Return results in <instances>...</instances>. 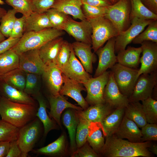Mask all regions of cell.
Instances as JSON below:
<instances>
[{
  "mask_svg": "<svg viewBox=\"0 0 157 157\" xmlns=\"http://www.w3.org/2000/svg\"><path fill=\"white\" fill-rule=\"evenodd\" d=\"M151 141L133 142L117 137L115 134L106 136L100 155L106 157H153L148 148Z\"/></svg>",
  "mask_w": 157,
  "mask_h": 157,
  "instance_id": "6da1fadb",
  "label": "cell"
},
{
  "mask_svg": "<svg viewBox=\"0 0 157 157\" xmlns=\"http://www.w3.org/2000/svg\"><path fill=\"white\" fill-rule=\"evenodd\" d=\"M37 106L16 103L1 97L0 116L1 119L20 128L36 117Z\"/></svg>",
  "mask_w": 157,
  "mask_h": 157,
  "instance_id": "7a4b0ae2",
  "label": "cell"
},
{
  "mask_svg": "<svg viewBox=\"0 0 157 157\" xmlns=\"http://www.w3.org/2000/svg\"><path fill=\"white\" fill-rule=\"evenodd\" d=\"M63 31L51 27L38 31L24 33L11 49L19 55L28 51L39 49L49 41L61 37L65 33Z\"/></svg>",
  "mask_w": 157,
  "mask_h": 157,
  "instance_id": "3957f363",
  "label": "cell"
},
{
  "mask_svg": "<svg viewBox=\"0 0 157 157\" xmlns=\"http://www.w3.org/2000/svg\"><path fill=\"white\" fill-rule=\"evenodd\" d=\"M42 123L38 117L19 128L16 140L22 151V157H26L33 151L42 131Z\"/></svg>",
  "mask_w": 157,
  "mask_h": 157,
  "instance_id": "277c9868",
  "label": "cell"
},
{
  "mask_svg": "<svg viewBox=\"0 0 157 157\" xmlns=\"http://www.w3.org/2000/svg\"><path fill=\"white\" fill-rule=\"evenodd\" d=\"M88 20L92 27V47L94 52L109 39L119 34L111 22L104 17Z\"/></svg>",
  "mask_w": 157,
  "mask_h": 157,
  "instance_id": "5b68a950",
  "label": "cell"
},
{
  "mask_svg": "<svg viewBox=\"0 0 157 157\" xmlns=\"http://www.w3.org/2000/svg\"><path fill=\"white\" fill-rule=\"evenodd\" d=\"M131 10L129 0H119L106 7L104 17L111 22L119 33L129 27Z\"/></svg>",
  "mask_w": 157,
  "mask_h": 157,
  "instance_id": "8992f818",
  "label": "cell"
},
{
  "mask_svg": "<svg viewBox=\"0 0 157 157\" xmlns=\"http://www.w3.org/2000/svg\"><path fill=\"white\" fill-rule=\"evenodd\" d=\"M110 69L119 90L122 94L129 97L137 80L139 69L127 67L118 63Z\"/></svg>",
  "mask_w": 157,
  "mask_h": 157,
  "instance_id": "52a82bcc",
  "label": "cell"
},
{
  "mask_svg": "<svg viewBox=\"0 0 157 157\" xmlns=\"http://www.w3.org/2000/svg\"><path fill=\"white\" fill-rule=\"evenodd\" d=\"M157 84V71L150 74H141L128 97L129 102L142 101L151 97L153 90Z\"/></svg>",
  "mask_w": 157,
  "mask_h": 157,
  "instance_id": "ba28073f",
  "label": "cell"
},
{
  "mask_svg": "<svg viewBox=\"0 0 157 157\" xmlns=\"http://www.w3.org/2000/svg\"><path fill=\"white\" fill-rule=\"evenodd\" d=\"M110 71H106L97 77L90 78L83 85L87 92L85 99L91 106L106 103L103 97L105 87L108 81Z\"/></svg>",
  "mask_w": 157,
  "mask_h": 157,
  "instance_id": "9c48e42d",
  "label": "cell"
},
{
  "mask_svg": "<svg viewBox=\"0 0 157 157\" xmlns=\"http://www.w3.org/2000/svg\"><path fill=\"white\" fill-rule=\"evenodd\" d=\"M134 17L131 20V26L125 30L119 33L115 37V53L124 50L126 46L142 32L145 28L152 21Z\"/></svg>",
  "mask_w": 157,
  "mask_h": 157,
  "instance_id": "30bf717a",
  "label": "cell"
},
{
  "mask_svg": "<svg viewBox=\"0 0 157 157\" xmlns=\"http://www.w3.org/2000/svg\"><path fill=\"white\" fill-rule=\"evenodd\" d=\"M140 44L142 56L140 58L141 65L138 69L137 79L142 74H150L157 70V43L145 41Z\"/></svg>",
  "mask_w": 157,
  "mask_h": 157,
  "instance_id": "8fae6325",
  "label": "cell"
},
{
  "mask_svg": "<svg viewBox=\"0 0 157 157\" xmlns=\"http://www.w3.org/2000/svg\"><path fill=\"white\" fill-rule=\"evenodd\" d=\"M115 37L110 38L104 46L96 51L98 57L99 62L94 77L102 74L117 63L115 50Z\"/></svg>",
  "mask_w": 157,
  "mask_h": 157,
  "instance_id": "7c38bea8",
  "label": "cell"
},
{
  "mask_svg": "<svg viewBox=\"0 0 157 157\" xmlns=\"http://www.w3.org/2000/svg\"><path fill=\"white\" fill-rule=\"evenodd\" d=\"M76 41L92 44V27L87 19L78 22L69 17L64 29Z\"/></svg>",
  "mask_w": 157,
  "mask_h": 157,
  "instance_id": "4fadbf2b",
  "label": "cell"
},
{
  "mask_svg": "<svg viewBox=\"0 0 157 157\" xmlns=\"http://www.w3.org/2000/svg\"><path fill=\"white\" fill-rule=\"evenodd\" d=\"M103 97L105 102L114 109L125 108L129 103L128 97L119 90L111 71L104 89Z\"/></svg>",
  "mask_w": 157,
  "mask_h": 157,
  "instance_id": "5bb4252c",
  "label": "cell"
},
{
  "mask_svg": "<svg viewBox=\"0 0 157 157\" xmlns=\"http://www.w3.org/2000/svg\"><path fill=\"white\" fill-rule=\"evenodd\" d=\"M19 55V69L26 73L42 75L46 65L40 58L38 49L28 51Z\"/></svg>",
  "mask_w": 157,
  "mask_h": 157,
  "instance_id": "9a60e30c",
  "label": "cell"
},
{
  "mask_svg": "<svg viewBox=\"0 0 157 157\" xmlns=\"http://www.w3.org/2000/svg\"><path fill=\"white\" fill-rule=\"evenodd\" d=\"M63 83L60 89L59 94L66 95L75 100L83 109L88 107V104L81 93L82 91H86L83 84L70 78L63 73Z\"/></svg>",
  "mask_w": 157,
  "mask_h": 157,
  "instance_id": "2e32d148",
  "label": "cell"
},
{
  "mask_svg": "<svg viewBox=\"0 0 157 157\" xmlns=\"http://www.w3.org/2000/svg\"><path fill=\"white\" fill-rule=\"evenodd\" d=\"M42 75L51 94H59L63 83V73L60 69L54 63L46 65Z\"/></svg>",
  "mask_w": 157,
  "mask_h": 157,
  "instance_id": "e0dca14e",
  "label": "cell"
},
{
  "mask_svg": "<svg viewBox=\"0 0 157 157\" xmlns=\"http://www.w3.org/2000/svg\"><path fill=\"white\" fill-rule=\"evenodd\" d=\"M62 72L67 77L83 84L92 77L76 58L72 47L68 64Z\"/></svg>",
  "mask_w": 157,
  "mask_h": 157,
  "instance_id": "ac0fdd59",
  "label": "cell"
},
{
  "mask_svg": "<svg viewBox=\"0 0 157 157\" xmlns=\"http://www.w3.org/2000/svg\"><path fill=\"white\" fill-rule=\"evenodd\" d=\"M47 99L50 106L49 115L60 126L61 115L65 109L71 108L78 111L83 110L81 107L77 106L68 102L64 95L60 94L56 95L50 94L48 96Z\"/></svg>",
  "mask_w": 157,
  "mask_h": 157,
  "instance_id": "d6986e66",
  "label": "cell"
},
{
  "mask_svg": "<svg viewBox=\"0 0 157 157\" xmlns=\"http://www.w3.org/2000/svg\"><path fill=\"white\" fill-rule=\"evenodd\" d=\"M0 94L13 102L37 106L34 99L24 91L19 90L0 79Z\"/></svg>",
  "mask_w": 157,
  "mask_h": 157,
  "instance_id": "ffe728a7",
  "label": "cell"
},
{
  "mask_svg": "<svg viewBox=\"0 0 157 157\" xmlns=\"http://www.w3.org/2000/svg\"><path fill=\"white\" fill-rule=\"evenodd\" d=\"M71 45L75 56L78 57L85 71L89 74L93 72L92 63L96 57L92 51V44L75 41Z\"/></svg>",
  "mask_w": 157,
  "mask_h": 157,
  "instance_id": "44dd1931",
  "label": "cell"
},
{
  "mask_svg": "<svg viewBox=\"0 0 157 157\" xmlns=\"http://www.w3.org/2000/svg\"><path fill=\"white\" fill-rule=\"evenodd\" d=\"M115 109L106 102L91 105L77 113L90 123H101Z\"/></svg>",
  "mask_w": 157,
  "mask_h": 157,
  "instance_id": "7402d4cb",
  "label": "cell"
},
{
  "mask_svg": "<svg viewBox=\"0 0 157 157\" xmlns=\"http://www.w3.org/2000/svg\"><path fill=\"white\" fill-rule=\"evenodd\" d=\"M133 121L124 115L121 122L114 134L118 138L126 139L133 142H141V130Z\"/></svg>",
  "mask_w": 157,
  "mask_h": 157,
  "instance_id": "603a6c76",
  "label": "cell"
},
{
  "mask_svg": "<svg viewBox=\"0 0 157 157\" xmlns=\"http://www.w3.org/2000/svg\"><path fill=\"white\" fill-rule=\"evenodd\" d=\"M82 5V0H55L51 8L83 20L86 19L81 9Z\"/></svg>",
  "mask_w": 157,
  "mask_h": 157,
  "instance_id": "cb8c5ba5",
  "label": "cell"
},
{
  "mask_svg": "<svg viewBox=\"0 0 157 157\" xmlns=\"http://www.w3.org/2000/svg\"><path fill=\"white\" fill-rule=\"evenodd\" d=\"M64 40L60 37L48 42L38 49L40 56L46 65L50 64H56V58Z\"/></svg>",
  "mask_w": 157,
  "mask_h": 157,
  "instance_id": "d4e9b609",
  "label": "cell"
},
{
  "mask_svg": "<svg viewBox=\"0 0 157 157\" xmlns=\"http://www.w3.org/2000/svg\"><path fill=\"white\" fill-rule=\"evenodd\" d=\"M77 110L68 108L64 113L62 117L63 124L67 129L70 141L71 155L77 149L76 142V134L78 118Z\"/></svg>",
  "mask_w": 157,
  "mask_h": 157,
  "instance_id": "484cf974",
  "label": "cell"
},
{
  "mask_svg": "<svg viewBox=\"0 0 157 157\" xmlns=\"http://www.w3.org/2000/svg\"><path fill=\"white\" fill-rule=\"evenodd\" d=\"M38 102L39 107L38 108L36 117L42 122L44 128V136H46L51 131L56 129L57 126L55 121L49 116L47 111V107L46 101L40 92L33 96Z\"/></svg>",
  "mask_w": 157,
  "mask_h": 157,
  "instance_id": "4316f807",
  "label": "cell"
},
{
  "mask_svg": "<svg viewBox=\"0 0 157 157\" xmlns=\"http://www.w3.org/2000/svg\"><path fill=\"white\" fill-rule=\"evenodd\" d=\"M142 53L141 47L128 46L126 49L117 53V62L125 66L138 69L140 63V56Z\"/></svg>",
  "mask_w": 157,
  "mask_h": 157,
  "instance_id": "83f0119b",
  "label": "cell"
},
{
  "mask_svg": "<svg viewBox=\"0 0 157 157\" xmlns=\"http://www.w3.org/2000/svg\"><path fill=\"white\" fill-rule=\"evenodd\" d=\"M52 27V25L45 13H39L33 12L26 17L24 34L31 31H38Z\"/></svg>",
  "mask_w": 157,
  "mask_h": 157,
  "instance_id": "f1b7e54d",
  "label": "cell"
},
{
  "mask_svg": "<svg viewBox=\"0 0 157 157\" xmlns=\"http://www.w3.org/2000/svg\"><path fill=\"white\" fill-rule=\"evenodd\" d=\"M124 110L125 108L115 109L101 123L105 136L114 134L124 116Z\"/></svg>",
  "mask_w": 157,
  "mask_h": 157,
  "instance_id": "f546056e",
  "label": "cell"
},
{
  "mask_svg": "<svg viewBox=\"0 0 157 157\" xmlns=\"http://www.w3.org/2000/svg\"><path fill=\"white\" fill-rule=\"evenodd\" d=\"M103 134L101 123H90L89 127L87 141L93 150L99 156L105 143Z\"/></svg>",
  "mask_w": 157,
  "mask_h": 157,
  "instance_id": "4dcf8cb0",
  "label": "cell"
},
{
  "mask_svg": "<svg viewBox=\"0 0 157 157\" xmlns=\"http://www.w3.org/2000/svg\"><path fill=\"white\" fill-rule=\"evenodd\" d=\"M65 137L61 135L56 140L47 145L33 149V152L38 155H43L52 156H62L67 152Z\"/></svg>",
  "mask_w": 157,
  "mask_h": 157,
  "instance_id": "1f68e13d",
  "label": "cell"
},
{
  "mask_svg": "<svg viewBox=\"0 0 157 157\" xmlns=\"http://www.w3.org/2000/svg\"><path fill=\"white\" fill-rule=\"evenodd\" d=\"M124 115L140 128L147 123L142 104L140 101L129 102L125 108Z\"/></svg>",
  "mask_w": 157,
  "mask_h": 157,
  "instance_id": "d6a6232c",
  "label": "cell"
},
{
  "mask_svg": "<svg viewBox=\"0 0 157 157\" xmlns=\"http://www.w3.org/2000/svg\"><path fill=\"white\" fill-rule=\"evenodd\" d=\"M19 55L11 49L0 54V75L18 68Z\"/></svg>",
  "mask_w": 157,
  "mask_h": 157,
  "instance_id": "836d02e7",
  "label": "cell"
},
{
  "mask_svg": "<svg viewBox=\"0 0 157 157\" xmlns=\"http://www.w3.org/2000/svg\"><path fill=\"white\" fill-rule=\"evenodd\" d=\"M25 73L18 68L2 75L1 79L9 85L24 91L26 81Z\"/></svg>",
  "mask_w": 157,
  "mask_h": 157,
  "instance_id": "e575fe53",
  "label": "cell"
},
{
  "mask_svg": "<svg viewBox=\"0 0 157 157\" xmlns=\"http://www.w3.org/2000/svg\"><path fill=\"white\" fill-rule=\"evenodd\" d=\"M131 10L130 20L134 17L145 19L157 20V15L148 9L140 0H129Z\"/></svg>",
  "mask_w": 157,
  "mask_h": 157,
  "instance_id": "d590c367",
  "label": "cell"
},
{
  "mask_svg": "<svg viewBox=\"0 0 157 157\" xmlns=\"http://www.w3.org/2000/svg\"><path fill=\"white\" fill-rule=\"evenodd\" d=\"M147 28L132 41L134 44H141L145 41L157 43V20H152Z\"/></svg>",
  "mask_w": 157,
  "mask_h": 157,
  "instance_id": "8d00e7d4",
  "label": "cell"
},
{
  "mask_svg": "<svg viewBox=\"0 0 157 157\" xmlns=\"http://www.w3.org/2000/svg\"><path fill=\"white\" fill-rule=\"evenodd\" d=\"M45 13L53 28L64 31L66 24L70 17L68 15L52 8L48 9Z\"/></svg>",
  "mask_w": 157,
  "mask_h": 157,
  "instance_id": "74e56055",
  "label": "cell"
},
{
  "mask_svg": "<svg viewBox=\"0 0 157 157\" xmlns=\"http://www.w3.org/2000/svg\"><path fill=\"white\" fill-rule=\"evenodd\" d=\"M77 114L78 122L76 130V142L77 147L78 148L82 147L87 141L89 127L90 123L77 113Z\"/></svg>",
  "mask_w": 157,
  "mask_h": 157,
  "instance_id": "f35d334b",
  "label": "cell"
},
{
  "mask_svg": "<svg viewBox=\"0 0 157 157\" xmlns=\"http://www.w3.org/2000/svg\"><path fill=\"white\" fill-rule=\"evenodd\" d=\"M19 128L0 119V141L17 140Z\"/></svg>",
  "mask_w": 157,
  "mask_h": 157,
  "instance_id": "ab89813d",
  "label": "cell"
},
{
  "mask_svg": "<svg viewBox=\"0 0 157 157\" xmlns=\"http://www.w3.org/2000/svg\"><path fill=\"white\" fill-rule=\"evenodd\" d=\"M17 13L14 9H9L2 17L0 25V31L6 38L9 37L12 30Z\"/></svg>",
  "mask_w": 157,
  "mask_h": 157,
  "instance_id": "60d3db41",
  "label": "cell"
},
{
  "mask_svg": "<svg viewBox=\"0 0 157 157\" xmlns=\"http://www.w3.org/2000/svg\"><path fill=\"white\" fill-rule=\"evenodd\" d=\"M147 123H157V101L151 97L141 101Z\"/></svg>",
  "mask_w": 157,
  "mask_h": 157,
  "instance_id": "b9f144b4",
  "label": "cell"
},
{
  "mask_svg": "<svg viewBox=\"0 0 157 157\" xmlns=\"http://www.w3.org/2000/svg\"><path fill=\"white\" fill-rule=\"evenodd\" d=\"M72 48L71 44L64 40L58 55L55 64L61 71L67 66Z\"/></svg>",
  "mask_w": 157,
  "mask_h": 157,
  "instance_id": "7bdbcfd3",
  "label": "cell"
},
{
  "mask_svg": "<svg viewBox=\"0 0 157 157\" xmlns=\"http://www.w3.org/2000/svg\"><path fill=\"white\" fill-rule=\"evenodd\" d=\"M6 3L13 8L17 13L22 14L26 17L33 12L31 0H5Z\"/></svg>",
  "mask_w": 157,
  "mask_h": 157,
  "instance_id": "ee69618b",
  "label": "cell"
},
{
  "mask_svg": "<svg viewBox=\"0 0 157 157\" xmlns=\"http://www.w3.org/2000/svg\"><path fill=\"white\" fill-rule=\"evenodd\" d=\"M39 75L31 73H26V81L24 91L28 94L33 96L40 92Z\"/></svg>",
  "mask_w": 157,
  "mask_h": 157,
  "instance_id": "f6af8a7d",
  "label": "cell"
},
{
  "mask_svg": "<svg viewBox=\"0 0 157 157\" xmlns=\"http://www.w3.org/2000/svg\"><path fill=\"white\" fill-rule=\"evenodd\" d=\"M83 13L86 19L104 17L106 7H98L91 6L83 3Z\"/></svg>",
  "mask_w": 157,
  "mask_h": 157,
  "instance_id": "bcb514c9",
  "label": "cell"
},
{
  "mask_svg": "<svg viewBox=\"0 0 157 157\" xmlns=\"http://www.w3.org/2000/svg\"><path fill=\"white\" fill-rule=\"evenodd\" d=\"M141 128V142L157 140V124L147 123Z\"/></svg>",
  "mask_w": 157,
  "mask_h": 157,
  "instance_id": "7dc6e473",
  "label": "cell"
},
{
  "mask_svg": "<svg viewBox=\"0 0 157 157\" xmlns=\"http://www.w3.org/2000/svg\"><path fill=\"white\" fill-rule=\"evenodd\" d=\"M55 0H31L33 12L39 13H45L51 8Z\"/></svg>",
  "mask_w": 157,
  "mask_h": 157,
  "instance_id": "c3c4849f",
  "label": "cell"
},
{
  "mask_svg": "<svg viewBox=\"0 0 157 157\" xmlns=\"http://www.w3.org/2000/svg\"><path fill=\"white\" fill-rule=\"evenodd\" d=\"M26 17L22 16L16 17L9 37L13 38H21L24 34V31Z\"/></svg>",
  "mask_w": 157,
  "mask_h": 157,
  "instance_id": "681fc988",
  "label": "cell"
},
{
  "mask_svg": "<svg viewBox=\"0 0 157 157\" xmlns=\"http://www.w3.org/2000/svg\"><path fill=\"white\" fill-rule=\"evenodd\" d=\"M71 156L74 157H97L99 156L86 142L82 147L78 148Z\"/></svg>",
  "mask_w": 157,
  "mask_h": 157,
  "instance_id": "f907efd6",
  "label": "cell"
},
{
  "mask_svg": "<svg viewBox=\"0 0 157 157\" xmlns=\"http://www.w3.org/2000/svg\"><path fill=\"white\" fill-rule=\"evenodd\" d=\"M20 38L10 37L0 43V54L12 48L19 41Z\"/></svg>",
  "mask_w": 157,
  "mask_h": 157,
  "instance_id": "816d5d0a",
  "label": "cell"
},
{
  "mask_svg": "<svg viewBox=\"0 0 157 157\" xmlns=\"http://www.w3.org/2000/svg\"><path fill=\"white\" fill-rule=\"evenodd\" d=\"M22 154L16 140L10 142L9 149L6 157H22Z\"/></svg>",
  "mask_w": 157,
  "mask_h": 157,
  "instance_id": "f5cc1de1",
  "label": "cell"
},
{
  "mask_svg": "<svg viewBox=\"0 0 157 157\" xmlns=\"http://www.w3.org/2000/svg\"><path fill=\"white\" fill-rule=\"evenodd\" d=\"M83 3L98 7H106L112 4L109 0H82Z\"/></svg>",
  "mask_w": 157,
  "mask_h": 157,
  "instance_id": "db71d44e",
  "label": "cell"
},
{
  "mask_svg": "<svg viewBox=\"0 0 157 157\" xmlns=\"http://www.w3.org/2000/svg\"><path fill=\"white\" fill-rule=\"evenodd\" d=\"M148 9L157 15V0H140Z\"/></svg>",
  "mask_w": 157,
  "mask_h": 157,
  "instance_id": "11a10c76",
  "label": "cell"
},
{
  "mask_svg": "<svg viewBox=\"0 0 157 157\" xmlns=\"http://www.w3.org/2000/svg\"><path fill=\"white\" fill-rule=\"evenodd\" d=\"M10 144V141H0V157H6L9 149Z\"/></svg>",
  "mask_w": 157,
  "mask_h": 157,
  "instance_id": "9f6ffc18",
  "label": "cell"
},
{
  "mask_svg": "<svg viewBox=\"0 0 157 157\" xmlns=\"http://www.w3.org/2000/svg\"><path fill=\"white\" fill-rule=\"evenodd\" d=\"M148 150L152 153L156 155H157V145L156 144H152L148 148Z\"/></svg>",
  "mask_w": 157,
  "mask_h": 157,
  "instance_id": "6f0895ef",
  "label": "cell"
},
{
  "mask_svg": "<svg viewBox=\"0 0 157 157\" xmlns=\"http://www.w3.org/2000/svg\"><path fill=\"white\" fill-rule=\"evenodd\" d=\"M7 11L0 6V22L2 16L6 13Z\"/></svg>",
  "mask_w": 157,
  "mask_h": 157,
  "instance_id": "680465c9",
  "label": "cell"
},
{
  "mask_svg": "<svg viewBox=\"0 0 157 157\" xmlns=\"http://www.w3.org/2000/svg\"><path fill=\"white\" fill-rule=\"evenodd\" d=\"M5 37L0 31V43L5 39Z\"/></svg>",
  "mask_w": 157,
  "mask_h": 157,
  "instance_id": "91938a15",
  "label": "cell"
},
{
  "mask_svg": "<svg viewBox=\"0 0 157 157\" xmlns=\"http://www.w3.org/2000/svg\"><path fill=\"white\" fill-rule=\"evenodd\" d=\"M112 4H114L117 2L119 0H109Z\"/></svg>",
  "mask_w": 157,
  "mask_h": 157,
  "instance_id": "94428289",
  "label": "cell"
},
{
  "mask_svg": "<svg viewBox=\"0 0 157 157\" xmlns=\"http://www.w3.org/2000/svg\"><path fill=\"white\" fill-rule=\"evenodd\" d=\"M5 3L2 0H0V4L3 5Z\"/></svg>",
  "mask_w": 157,
  "mask_h": 157,
  "instance_id": "6125c7cd",
  "label": "cell"
},
{
  "mask_svg": "<svg viewBox=\"0 0 157 157\" xmlns=\"http://www.w3.org/2000/svg\"><path fill=\"white\" fill-rule=\"evenodd\" d=\"M1 75H0V79H1Z\"/></svg>",
  "mask_w": 157,
  "mask_h": 157,
  "instance_id": "be15d7a7",
  "label": "cell"
},
{
  "mask_svg": "<svg viewBox=\"0 0 157 157\" xmlns=\"http://www.w3.org/2000/svg\"><path fill=\"white\" fill-rule=\"evenodd\" d=\"M1 95H0V99H1Z\"/></svg>",
  "mask_w": 157,
  "mask_h": 157,
  "instance_id": "e7e4bbea",
  "label": "cell"
}]
</instances>
